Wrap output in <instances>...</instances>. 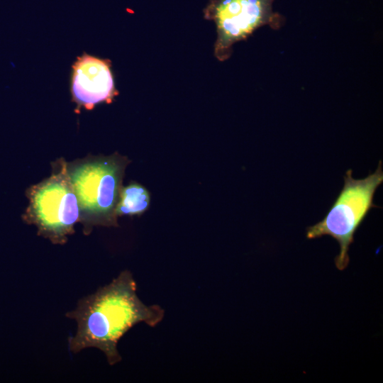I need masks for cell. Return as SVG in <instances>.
Wrapping results in <instances>:
<instances>
[{
	"instance_id": "cell-1",
	"label": "cell",
	"mask_w": 383,
	"mask_h": 383,
	"mask_svg": "<svg viewBox=\"0 0 383 383\" xmlns=\"http://www.w3.org/2000/svg\"><path fill=\"white\" fill-rule=\"evenodd\" d=\"M136 282L128 270L109 284L80 299L65 316L77 322L76 333L69 338V350L77 353L94 348L105 355L110 365L121 361L120 339L132 327L143 322L150 327L163 319L165 310L157 304L146 305L138 296Z\"/></svg>"
},
{
	"instance_id": "cell-2",
	"label": "cell",
	"mask_w": 383,
	"mask_h": 383,
	"mask_svg": "<svg viewBox=\"0 0 383 383\" xmlns=\"http://www.w3.org/2000/svg\"><path fill=\"white\" fill-rule=\"evenodd\" d=\"M128 162L126 157L114 153L67 164L84 234H89L94 226H118L116 207Z\"/></svg>"
},
{
	"instance_id": "cell-3",
	"label": "cell",
	"mask_w": 383,
	"mask_h": 383,
	"mask_svg": "<svg viewBox=\"0 0 383 383\" xmlns=\"http://www.w3.org/2000/svg\"><path fill=\"white\" fill-rule=\"evenodd\" d=\"M382 163L364 179H356L348 170L344 176V184L326 216L306 229L308 239L329 235L337 240L340 251L335 258L338 270H345L350 262L348 250L354 241V235L369 211L378 207L373 203L377 189L383 182Z\"/></svg>"
},
{
	"instance_id": "cell-4",
	"label": "cell",
	"mask_w": 383,
	"mask_h": 383,
	"mask_svg": "<svg viewBox=\"0 0 383 383\" xmlns=\"http://www.w3.org/2000/svg\"><path fill=\"white\" fill-rule=\"evenodd\" d=\"M67 164L63 158L57 159L52 164L51 175L26 192L29 205L23 220L53 244H65L79 221L78 202Z\"/></svg>"
},
{
	"instance_id": "cell-5",
	"label": "cell",
	"mask_w": 383,
	"mask_h": 383,
	"mask_svg": "<svg viewBox=\"0 0 383 383\" xmlns=\"http://www.w3.org/2000/svg\"><path fill=\"white\" fill-rule=\"evenodd\" d=\"M275 0H212L204 11L205 18L216 26L214 55L218 60H227L233 45L249 37L257 29L268 26L277 30L284 17L273 9Z\"/></svg>"
},
{
	"instance_id": "cell-6",
	"label": "cell",
	"mask_w": 383,
	"mask_h": 383,
	"mask_svg": "<svg viewBox=\"0 0 383 383\" xmlns=\"http://www.w3.org/2000/svg\"><path fill=\"white\" fill-rule=\"evenodd\" d=\"M110 60L84 53L72 65V99L77 107L91 110L101 103L110 104L118 94Z\"/></svg>"
},
{
	"instance_id": "cell-7",
	"label": "cell",
	"mask_w": 383,
	"mask_h": 383,
	"mask_svg": "<svg viewBox=\"0 0 383 383\" xmlns=\"http://www.w3.org/2000/svg\"><path fill=\"white\" fill-rule=\"evenodd\" d=\"M150 205L148 191L141 184L132 182L122 187L116 207V215L135 216L144 213Z\"/></svg>"
}]
</instances>
